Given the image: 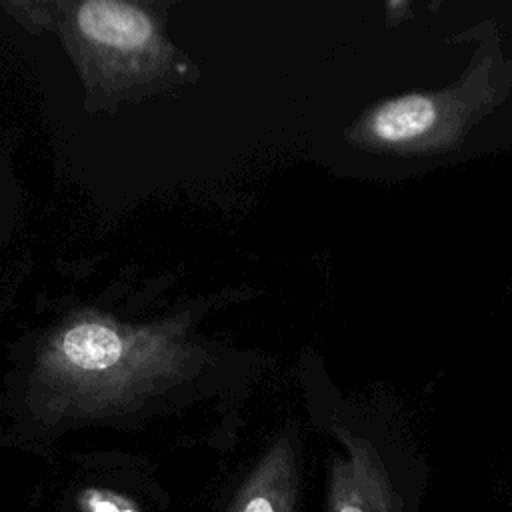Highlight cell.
Returning <instances> with one entry per match:
<instances>
[{"label":"cell","instance_id":"obj_1","mask_svg":"<svg viewBox=\"0 0 512 512\" xmlns=\"http://www.w3.org/2000/svg\"><path fill=\"white\" fill-rule=\"evenodd\" d=\"M200 362L182 320L134 326L88 314L42 344L34 380L52 406L92 414L190 376Z\"/></svg>","mask_w":512,"mask_h":512},{"label":"cell","instance_id":"obj_2","mask_svg":"<svg viewBox=\"0 0 512 512\" xmlns=\"http://www.w3.org/2000/svg\"><path fill=\"white\" fill-rule=\"evenodd\" d=\"M498 64V40L490 36L456 82L374 102L348 126L346 140L356 148L394 156L452 150L504 98L506 90L496 82Z\"/></svg>","mask_w":512,"mask_h":512},{"label":"cell","instance_id":"obj_3","mask_svg":"<svg viewBox=\"0 0 512 512\" xmlns=\"http://www.w3.org/2000/svg\"><path fill=\"white\" fill-rule=\"evenodd\" d=\"M60 30L90 78L130 82L160 74L172 56L156 18L122 0L62 4Z\"/></svg>","mask_w":512,"mask_h":512},{"label":"cell","instance_id":"obj_4","mask_svg":"<svg viewBox=\"0 0 512 512\" xmlns=\"http://www.w3.org/2000/svg\"><path fill=\"white\" fill-rule=\"evenodd\" d=\"M348 458L334 456L328 482L330 512H396L384 466L366 440L338 430Z\"/></svg>","mask_w":512,"mask_h":512},{"label":"cell","instance_id":"obj_5","mask_svg":"<svg viewBox=\"0 0 512 512\" xmlns=\"http://www.w3.org/2000/svg\"><path fill=\"white\" fill-rule=\"evenodd\" d=\"M298 458L288 436L278 438L240 486L230 512H296Z\"/></svg>","mask_w":512,"mask_h":512},{"label":"cell","instance_id":"obj_6","mask_svg":"<svg viewBox=\"0 0 512 512\" xmlns=\"http://www.w3.org/2000/svg\"><path fill=\"white\" fill-rule=\"evenodd\" d=\"M76 502L80 512H140L136 502L130 500L128 496L98 486L82 488L78 492Z\"/></svg>","mask_w":512,"mask_h":512}]
</instances>
